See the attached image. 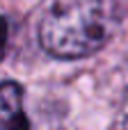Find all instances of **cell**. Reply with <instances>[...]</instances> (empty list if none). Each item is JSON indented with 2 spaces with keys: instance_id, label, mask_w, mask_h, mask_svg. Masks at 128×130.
Listing matches in <instances>:
<instances>
[{
  "instance_id": "277c9868",
  "label": "cell",
  "mask_w": 128,
  "mask_h": 130,
  "mask_svg": "<svg viewBox=\"0 0 128 130\" xmlns=\"http://www.w3.org/2000/svg\"><path fill=\"white\" fill-rule=\"evenodd\" d=\"M121 130H128V89L124 96V103H121Z\"/></svg>"
},
{
  "instance_id": "7a4b0ae2",
  "label": "cell",
  "mask_w": 128,
  "mask_h": 130,
  "mask_svg": "<svg viewBox=\"0 0 128 130\" xmlns=\"http://www.w3.org/2000/svg\"><path fill=\"white\" fill-rule=\"evenodd\" d=\"M0 130H30L23 112V89L14 80L0 82Z\"/></svg>"
},
{
  "instance_id": "3957f363",
  "label": "cell",
  "mask_w": 128,
  "mask_h": 130,
  "mask_svg": "<svg viewBox=\"0 0 128 130\" xmlns=\"http://www.w3.org/2000/svg\"><path fill=\"white\" fill-rule=\"evenodd\" d=\"M7 39H9V23L5 16H0V62H2L5 50H7Z\"/></svg>"
},
{
  "instance_id": "6da1fadb",
  "label": "cell",
  "mask_w": 128,
  "mask_h": 130,
  "mask_svg": "<svg viewBox=\"0 0 128 130\" xmlns=\"http://www.w3.org/2000/svg\"><path fill=\"white\" fill-rule=\"evenodd\" d=\"M119 14L110 0H53L39 23L41 48L60 59L98 53L117 32Z\"/></svg>"
}]
</instances>
